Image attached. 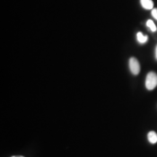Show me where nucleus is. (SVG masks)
I'll return each mask as SVG.
<instances>
[{"label": "nucleus", "instance_id": "3", "mask_svg": "<svg viewBox=\"0 0 157 157\" xmlns=\"http://www.w3.org/2000/svg\"><path fill=\"white\" fill-rule=\"evenodd\" d=\"M140 4L145 10H153L154 8V2L152 0H140Z\"/></svg>", "mask_w": 157, "mask_h": 157}, {"label": "nucleus", "instance_id": "4", "mask_svg": "<svg viewBox=\"0 0 157 157\" xmlns=\"http://www.w3.org/2000/svg\"><path fill=\"white\" fill-rule=\"evenodd\" d=\"M148 140L151 144L157 143V134L154 131H151L148 133Z\"/></svg>", "mask_w": 157, "mask_h": 157}, {"label": "nucleus", "instance_id": "2", "mask_svg": "<svg viewBox=\"0 0 157 157\" xmlns=\"http://www.w3.org/2000/svg\"><path fill=\"white\" fill-rule=\"evenodd\" d=\"M129 66L131 73L133 75H137L140 71V66L139 61L134 57L130 58L129 60Z\"/></svg>", "mask_w": 157, "mask_h": 157}, {"label": "nucleus", "instance_id": "6", "mask_svg": "<svg viewBox=\"0 0 157 157\" xmlns=\"http://www.w3.org/2000/svg\"><path fill=\"white\" fill-rule=\"evenodd\" d=\"M146 25L151 29V31L152 32H155V31H156L157 30L156 26L152 20H148L146 22Z\"/></svg>", "mask_w": 157, "mask_h": 157}, {"label": "nucleus", "instance_id": "5", "mask_svg": "<svg viewBox=\"0 0 157 157\" xmlns=\"http://www.w3.org/2000/svg\"><path fill=\"white\" fill-rule=\"evenodd\" d=\"M148 37L146 35H143L141 32H138L137 34V42L140 44H144L148 41Z\"/></svg>", "mask_w": 157, "mask_h": 157}, {"label": "nucleus", "instance_id": "1", "mask_svg": "<svg viewBox=\"0 0 157 157\" xmlns=\"http://www.w3.org/2000/svg\"><path fill=\"white\" fill-rule=\"evenodd\" d=\"M157 86V74L151 71L147 74L146 78V87L148 90H153Z\"/></svg>", "mask_w": 157, "mask_h": 157}, {"label": "nucleus", "instance_id": "7", "mask_svg": "<svg viewBox=\"0 0 157 157\" xmlns=\"http://www.w3.org/2000/svg\"><path fill=\"white\" fill-rule=\"evenodd\" d=\"M151 15H152V16L154 17V18L157 21V8H154L152 10Z\"/></svg>", "mask_w": 157, "mask_h": 157}, {"label": "nucleus", "instance_id": "8", "mask_svg": "<svg viewBox=\"0 0 157 157\" xmlns=\"http://www.w3.org/2000/svg\"><path fill=\"white\" fill-rule=\"evenodd\" d=\"M156 59L157 60V46L156 48Z\"/></svg>", "mask_w": 157, "mask_h": 157}, {"label": "nucleus", "instance_id": "9", "mask_svg": "<svg viewBox=\"0 0 157 157\" xmlns=\"http://www.w3.org/2000/svg\"><path fill=\"white\" fill-rule=\"evenodd\" d=\"M11 157H24L23 156H11Z\"/></svg>", "mask_w": 157, "mask_h": 157}]
</instances>
